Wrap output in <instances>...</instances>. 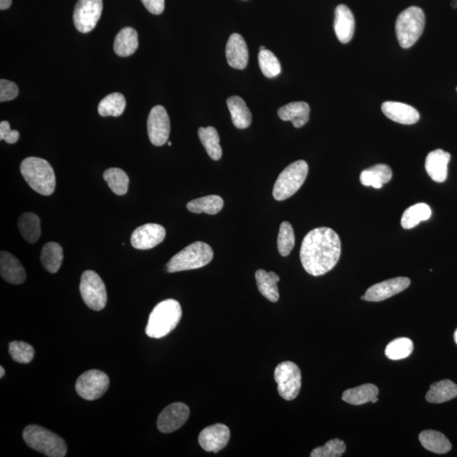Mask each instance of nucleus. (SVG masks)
<instances>
[{"instance_id": "f257e3e1", "label": "nucleus", "mask_w": 457, "mask_h": 457, "mask_svg": "<svg viewBox=\"0 0 457 457\" xmlns=\"http://www.w3.org/2000/svg\"><path fill=\"white\" fill-rule=\"evenodd\" d=\"M341 242L332 228H313L301 243L300 259L306 272L321 276L333 270L340 259Z\"/></svg>"}, {"instance_id": "f03ea898", "label": "nucleus", "mask_w": 457, "mask_h": 457, "mask_svg": "<svg viewBox=\"0 0 457 457\" xmlns=\"http://www.w3.org/2000/svg\"><path fill=\"white\" fill-rule=\"evenodd\" d=\"M182 309L178 301L168 299L160 302L149 315L146 327L147 337L160 339L174 330L180 321Z\"/></svg>"}, {"instance_id": "7ed1b4c3", "label": "nucleus", "mask_w": 457, "mask_h": 457, "mask_svg": "<svg viewBox=\"0 0 457 457\" xmlns=\"http://www.w3.org/2000/svg\"><path fill=\"white\" fill-rule=\"evenodd\" d=\"M20 169L22 176L32 190L43 196L54 193L56 178L49 162L36 157L27 158L21 162Z\"/></svg>"}, {"instance_id": "20e7f679", "label": "nucleus", "mask_w": 457, "mask_h": 457, "mask_svg": "<svg viewBox=\"0 0 457 457\" xmlns=\"http://www.w3.org/2000/svg\"><path fill=\"white\" fill-rule=\"evenodd\" d=\"M22 436L29 447L47 456L64 457L67 453L65 440L41 426L25 427Z\"/></svg>"}, {"instance_id": "39448f33", "label": "nucleus", "mask_w": 457, "mask_h": 457, "mask_svg": "<svg viewBox=\"0 0 457 457\" xmlns=\"http://www.w3.org/2000/svg\"><path fill=\"white\" fill-rule=\"evenodd\" d=\"M213 252L207 243L196 242L176 254L167 264L169 273L197 270L213 260Z\"/></svg>"}, {"instance_id": "423d86ee", "label": "nucleus", "mask_w": 457, "mask_h": 457, "mask_svg": "<svg viewBox=\"0 0 457 457\" xmlns=\"http://www.w3.org/2000/svg\"><path fill=\"white\" fill-rule=\"evenodd\" d=\"M425 27V14L419 7L405 9L397 17L396 32L398 42L408 49L418 41Z\"/></svg>"}, {"instance_id": "0eeeda50", "label": "nucleus", "mask_w": 457, "mask_h": 457, "mask_svg": "<svg viewBox=\"0 0 457 457\" xmlns=\"http://www.w3.org/2000/svg\"><path fill=\"white\" fill-rule=\"evenodd\" d=\"M308 174V164L304 160L290 164L279 174L276 180L273 197L277 201L286 200L293 196L304 185Z\"/></svg>"}, {"instance_id": "6e6552de", "label": "nucleus", "mask_w": 457, "mask_h": 457, "mask_svg": "<svg viewBox=\"0 0 457 457\" xmlns=\"http://www.w3.org/2000/svg\"><path fill=\"white\" fill-rule=\"evenodd\" d=\"M80 293L88 308L101 311L107 304V291L104 281L97 273L85 271L81 277Z\"/></svg>"}, {"instance_id": "1a4fd4ad", "label": "nucleus", "mask_w": 457, "mask_h": 457, "mask_svg": "<svg viewBox=\"0 0 457 457\" xmlns=\"http://www.w3.org/2000/svg\"><path fill=\"white\" fill-rule=\"evenodd\" d=\"M275 379L278 392L284 400L293 401L299 395L301 374L296 363L286 361L279 363L275 370Z\"/></svg>"}, {"instance_id": "9d476101", "label": "nucleus", "mask_w": 457, "mask_h": 457, "mask_svg": "<svg viewBox=\"0 0 457 457\" xmlns=\"http://www.w3.org/2000/svg\"><path fill=\"white\" fill-rule=\"evenodd\" d=\"M109 386V378L104 372L89 370L77 379L76 390L87 401H94L105 395Z\"/></svg>"}, {"instance_id": "9b49d317", "label": "nucleus", "mask_w": 457, "mask_h": 457, "mask_svg": "<svg viewBox=\"0 0 457 457\" xmlns=\"http://www.w3.org/2000/svg\"><path fill=\"white\" fill-rule=\"evenodd\" d=\"M103 0H78L73 13L74 25L80 32L94 30L100 19Z\"/></svg>"}, {"instance_id": "f8f14e48", "label": "nucleus", "mask_w": 457, "mask_h": 457, "mask_svg": "<svg viewBox=\"0 0 457 457\" xmlns=\"http://www.w3.org/2000/svg\"><path fill=\"white\" fill-rule=\"evenodd\" d=\"M147 134L152 145L161 147L168 142L171 123L167 109L163 106L153 107L147 118Z\"/></svg>"}, {"instance_id": "ddd939ff", "label": "nucleus", "mask_w": 457, "mask_h": 457, "mask_svg": "<svg viewBox=\"0 0 457 457\" xmlns=\"http://www.w3.org/2000/svg\"><path fill=\"white\" fill-rule=\"evenodd\" d=\"M189 416L190 409L186 404L175 403L169 405L158 416V429L164 434L175 432L185 425Z\"/></svg>"}, {"instance_id": "4468645a", "label": "nucleus", "mask_w": 457, "mask_h": 457, "mask_svg": "<svg viewBox=\"0 0 457 457\" xmlns=\"http://www.w3.org/2000/svg\"><path fill=\"white\" fill-rule=\"evenodd\" d=\"M165 235L167 231L160 224H146L136 228L131 235V243L136 249H152L164 241Z\"/></svg>"}, {"instance_id": "2eb2a0df", "label": "nucleus", "mask_w": 457, "mask_h": 457, "mask_svg": "<svg viewBox=\"0 0 457 457\" xmlns=\"http://www.w3.org/2000/svg\"><path fill=\"white\" fill-rule=\"evenodd\" d=\"M410 284V279L407 277L390 279L388 281L375 284L371 286L362 297V299L374 302L385 301L403 293V290L408 288Z\"/></svg>"}, {"instance_id": "dca6fc26", "label": "nucleus", "mask_w": 457, "mask_h": 457, "mask_svg": "<svg viewBox=\"0 0 457 457\" xmlns=\"http://www.w3.org/2000/svg\"><path fill=\"white\" fill-rule=\"evenodd\" d=\"M231 432L222 423L205 427L199 434L198 442L201 447L208 452H219L226 447Z\"/></svg>"}, {"instance_id": "f3484780", "label": "nucleus", "mask_w": 457, "mask_h": 457, "mask_svg": "<svg viewBox=\"0 0 457 457\" xmlns=\"http://www.w3.org/2000/svg\"><path fill=\"white\" fill-rule=\"evenodd\" d=\"M226 60L232 68L243 70L248 66L249 53L244 39L237 33H234L228 39L226 44Z\"/></svg>"}, {"instance_id": "a211bd4d", "label": "nucleus", "mask_w": 457, "mask_h": 457, "mask_svg": "<svg viewBox=\"0 0 457 457\" xmlns=\"http://www.w3.org/2000/svg\"><path fill=\"white\" fill-rule=\"evenodd\" d=\"M381 109L385 116L397 123L412 125L420 119L418 110L403 103L387 101L383 103Z\"/></svg>"}, {"instance_id": "6ab92c4d", "label": "nucleus", "mask_w": 457, "mask_h": 457, "mask_svg": "<svg viewBox=\"0 0 457 457\" xmlns=\"http://www.w3.org/2000/svg\"><path fill=\"white\" fill-rule=\"evenodd\" d=\"M334 28L339 41L342 43L351 41L355 32V19L348 6L340 5L335 9Z\"/></svg>"}, {"instance_id": "aec40b11", "label": "nucleus", "mask_w": 457, "mask_h": 457, "mask_svg": "<svg viewBox=\"0 0 457 457\" xmlns=\"http://www.w3.org/2000/svg\"><path fill=\"white\" fill-rule=\"evenodd\" d=\"M451 154L442 149L432 151L426 158L425 169L430 178L436 182H444L447 179L448 164Z\"/></svg>"}, {"instance_id": "412c9836", "label": "nucleus", "mask_w": 457, "mask_h": 457, "mask_svg": "<svg viewBox=\"0 0 457 457\" xmlns=\"http://www.w3.org/2000/svg\"><path fill=\"white\" fill-rule=\"evenodd\" d=\"M0 273L6 281L12 285H20L25 281V268L12 254L2 251L0 254Z\"/></svg>"}, {"instance_id": "4be33fe9", "label": "nucleus", "mask_w": 457, "mask_h": 457, "mask_svg": "<svg viewBox=\"0 0 457 457\" xmlns=\"http://www.w3.org/2000/svg\"><path fill=\"white\" fill-rule=\"evenodd\" d=\"M278 116L284 121H291L294 127L301 128L308 123L310 107L305 102H293L281 107Z\"/></svg>"}, {"instance_id": "5701e85b", "label": "nucleus", "mask_w": 457, "mask_h": 457, "mask_svg": "<svg viewBox=\"0 0 457 457\" xmlns=\"http://www.w3.org/2000/svg\"><path fill=\"white\" fill-rule=\"evenodd\" d=\"M138 34L135 29L125 28L118 33L114 39V50L120 57H128L138 50Z\"/></svg>"}, {"instance_id": "b1692460", "label": "nucleus", "mask_w": 457, "mask_h": 457, "mask_svg": "<svg viewBox=\"0 0 457 457\" xmlns=\"http://www.w3.org/2000/svg\"><path fill=\"white\" fill-rule=\"evenodd\" d=\"M393 173L392 169L386 164H376L373 167L365 169L360 175V182L365 187H372L381 189L383 185L390 182Z\"/></svg>"}, {"instance_id": "393cba45", "label": "nucleus", "mask_w": 457, "mask_h": 457, "mask_svg": "<svg viewBox=\"0 0 457 457\" xmlns=\"http://www.w3.org/2000/svg\"><path fill=\"white\" fill-rule=\"evenodd\" d=\"M227 105L231 114L232 123L238 129H246L252 123V114L242 98L232 96L227 99Z\"/></svg>"}, {"instance_id": "a878e982", "label": "nucleus", "mask_w": 457, "mask_h": 457, "mask_svg": "<svg viewBox=\"0 0 457 457\" xmlns=\"http://www.w3.org/2000/svg\"><path fill=\"white\" fill-rule=\"evenodd\" d=\"M257 287L260 293L272 302H277L279 298L277 283L279 277L275 272L259 270L255 274Z\"/></svg>"}, {"instance_id": "bb28decb", "label": "nucleus", "mask_w": 457, "mask_h": 457, "mask_svg": "<svg viewBox=\"0 0 457 457\" xmlns=\"http://www.w3.org/2000/svg\"><path fill=\"white\" fill-rule=\"evenodd\" d=\"M456 397L457 385L449 379H444L431 385L426 395V400L430 403L440 404L447 403Z\"/></svg>"}, {"instance_id": "cd10ccee", "label": "nucleus", "mask_w": 457, "mask_h": 457, "mask_svg": "<svg viewBox=\"0 0 457 457\" xmlns=\"http://www.w3.org/2000/svg\"><path fill=\"white\" fill-rule=\"evenodd\" d=\"M420 443L427 451L445 454L451 449V442L443 434L436 430H425L419 434Z\"/></svg>"}, {"instance_id": "c85d7f7f", "label": "nucleus", "mask_w": 457, "mask_h": 457, "mask_svg": "<svg viewBox=\"0 0 457 457\" xmlns=\"http://www.w3.org/2000/svg\"><path fill=\"white\" fill-rule=\"evenodd\" d=\"M378 387L372 384H365L356 388L346 390L342 395V400L346 403L360 405L371 403L378 397Z\"/></svg>"}, {"instance_id": "c756f323", "label": "nucleus", "mask_w": 457, "mask_h": 457, "mask_svg": "<svg viewBox=\"0 0 457 457\" xmlns=\"http://www.w3.org/2000/svg\"><path fill=\"white\" fill-rule=\"evenodd\" d=\"M64 253L60 244L56 242H47L43 246L41 253V262L44 268L51 274H55L61 267Z\"/></svg>"}, {"instance_id": "7c9ffc66", "label": "nucleus", "mask_w": 457, "mask_h": 457, "mask_svg": "<svg viewBox=\"0 0 457 457\" xmlns=\"http://www.w3.org/2000/svg\"><path fill=\"white\" fill-rule=\"evenodd\" d=\"M18 227L22 237L29 243H35L41 235V221L33 213H25L18 220Z\"/></svg>"}, {"instance_id": "2f4dec72", "label": "nucleus", "mask_w": 457, "mask_h": 457, "mask_svg": "<svg viewBox=\"0 0 457 457\" xmlns=\"http://www.w3.org/2000/svg\"><path fill=\"white\" fill-rule=\"evenodd\" d=\"M199 138L212 160L218 161L222 157V149L218 131L215 127H200L198 130Z\"/></svg>"}, {"instance_id": "473e14b6", "label": "nucleus", "mask_w": 457, "mask_h": 457, "mask_svg": "<svg viewBox=\"0 0 457 457\" xmlns=\"http://www.w3.org/2000/svg\"><path fill=\"white\" fill-rule=\"evenodd\" d=\"M224 200L222 198L217 195L195 199L188 202L187 208L191 213H205L208 215H216L222 210Z\"/></svg>"}, {"instance_id": "72a5a7b5", "label": "nucleus", "mask_w": 457, "mask_h": 457, "mask_svg": "<svg viewBox=\"0 0 457 457\" xmlns=\"http://www.w3.org/2000/svg\"><path fill=\"white\" fill-rule=\"evenodd\" d=\"M127 101L123 94L114 93L103 98L98 106V114L103 117H119L125 111Z\"/></svg>"}, {"instance_id": "f704fd0d", "label": "nucleus", "mask_w": 457, "mask_h": 457, "mask_svg": "<svg viewBox=\"0 0 457 457\" xmlns=\"http://www.w3.org/2000/svg\"><path fill=\"white\" fill-rule=\"evenodd\" d=\"M432 215L429 206L426 204H416L411 206L403 213L401 217V226L407 230L414 228L422 221L427 220Z\"/></svg>"}, {"instance_id": "c9c22d12", "label": "nucleus", "mask_w": 457, "mask_h": 457, "mask_svg": "<svg viewBox=\"0 0 457 457\" xmlns=\"http://www.w3.org/2000/svg\"><path fill=\"white\" fill-rule=\"evenodd\" d=\"M104 179L114 193L123 196L127 193L129 177L123 169L110 168L104 173Z\"/></svg>"}, {"instance_id": "e433bc0d", "label": "nucleus", "mask_w": 457, "mask_h": 457, "mask_svg": "<svg viewBox=\"0 0 457 457\" xmlns=\"http://www.w3.org/2000/svg\"><path fill=\"white\" fill-rule=\"evenodd\" d=\"M414 351V343L409 338L395 339L385 348V356L390 360L407 359Z\"/></svg>"}, {"instance_id": "4c0bfd02", "label": "nucleus", "mask_w": 457, "mask_h": 457, "mask_svg": "<svg viewBox=\"0 0 457 457\" xmlns=\"http://www.w3.org/2000/svg\"><path fill=\"white\" fill-rule=\"evenodd\" d=\"M259 67L268 78H274L281 72V65L277 57L270 50H262L259 54Z\"/></svg>"}, {"instance_id": "58836bf2", "label": "nucleus", "mask_w": 457, "mask_h": 457, "mask_svg": "<svg viewBox=\"0 0 457 457\" xmlns=\"http://www.w3.org/2000/svg\"><path fill=\"white\" fill-rule=\"evenodd\" d=\"M9 352L14 362L19 363H30L35 356L34 348L24 341L10 342Z\"/></svg>"}, {"instance_id": "ea45409f", "label": "nucleus", "mask_w": 457, "mask_h": 457, "mask_svg": "<svg viewBox=\"0 0 457 457\" xmlns=\"http://www.w3.org/2000/svg\"><path fill=\"white\" fill-rule=\"evenodd\" d=\"M295 246V234L293 226L284 221L279 227L278 235V250L283 257L288 256Z\"/></svg>"}, {"instance_id": "a19ab883", "label": "nucleus", "mask_w": 457, "mask_h": 457, "mask_svg": "<svg viewBox=\"0 0 457 457\" xmlns=\"http://www.w3.org/2000/svg\"><path fill=\"white\" fill-rule=\"evenodd\" d=\"M346 451L344 441L334 438L327 442L323 447L315 448L311 452V457H340Z\"/></svg>"}, {"instance_id": "79ce46f5", "label": "nucleus", "mask_w": 457, "mask_h": 457, "mask_svg": "<svg viewBox=\"0 0 457 457\" xmlns=\"http://www.w3.org/2000/svg\"><path fill=\"white\" fill-rule=\"evenodd\" d=\"M18 94H19V89L16 83L6 79L0 81V101L13 100Z\"/></svg>"}, {"instance_id": "37998d69", "label": "nucleus", "mask_w": 457, "mask_h": 457, "mask_svg": "<svg viewBox=\"0 0 457 457\" xmlns=\"http://www.w3.org/2000/svg\"><path fill=\"white\" fill-rule=\"evenodd\" d=\"M20 138V134L18 131L11 130L10 125L8 121H2L0 123V140H3L9 145H14L18 142Z\"/></svg>"}, {"instance_id": "c03bdc74", "label": "nucleus", "mask_w": 457, "mask_h": 457, "mask_svg": "<svg viewBox=\"0 0 457 457\" xmlns=\"http://www.w3.org/2000/svg\"><path fill=\"white\" fill-rule=\"evenodd\" d=\"M145 8L153 14L163 13L165 6L164 0H141Z\"/></svg>"}, {"instance_id": "a18cd8bd", "label": "nucleus", "mask_w": 457, "mask_h": 457, "mask_svg": "<svg viewBox=\"0 0 457 457\" xmlns=\"http://www.w3.org/2000/svg\"><path fill=\"white\" fill-rule=\"evenodd\" d=\"M12 3V0H0V9L6 10L9 9Z\"/></svg>"}, {"instance_id": "49530a36", "label": "nucleus", "mask_w": 457, "mask_h": 457, "mask_svg": "<svg viewBox=\"0 0 457 457\" xmlns=\"http://www.w3.org/2000/svg\"><path fill=\"white\" fill-rule=\"evenodd\" d=\"M6 374V370L5 368H3V366L0 367V378H3V376Z\"/></svg>"}, {"instance_id": "de8ad7c7", "label": "nucleus", "mask_w": 457, "mask_h": 457, "mask_svg": "<svg viewBox=\"0 0 457 457\" xmlns=\"http://www.w3.org/2000/svg\"><path fill=\"white\" fill-rule=\"evenodd\" d=\"M451 6L453 8L456 9L457 8V0H452L451 1Z\"/></svg>"}, {"instance_id": "09e8293b", "label": "nucleus", "mask_w": 457, "mask_h": 457, "mask_svg": "<svg viewBox=\"0 0 457 457\" xmlns=\"http://www.w3.org/2000/svg\"><path fill=\"white\" fill-rule=\"evenodd\" d=\"M379 401L378 397L374 398L373 401H371L372 403H376Z\"/></svg>"}, {"instance_id": "8fccbe9b", "label": "nucleus", "mask_w": 457, "mask_h": 457, "mask_svg": "<svg viewBox=\"0 0 457 457\" xmlns=\"http://www.w3.org/2000/svg\"><path fill=\"white\" fill-rule=\"evenodd\" d=\"M454 338H455V341L457 344V330H456V332L454 334Z\"/></svg>"}, {"instance_id": "3c124183", "label": "nucleus", "mask_w": 457, "mask_h": 457, "mask_svg": "<svg viewBox=\"0 0 457 457\" xmlns=\"http://www.w3.org/2000/svg\"><path fill=\"white\" fill-rule=\"evenodd\" d=\"M262 50H265V47L264 46H261L260 47V51Z\"/></svg>"}, {"instance_id": "603ef678", "label": "nucleus", "mask_w": 457, "mask_h": 457, "mask_svg": "<svg viewBox=\"0 0 457 457\" xmlns=\"http://www.w3.org/2000/svg\"><path fill=\"white\" fill-rule=\"evenodd\" d=\"M168 145H169V146H171V145H172V142H168Z\"/></svg>"}, {"instance_id": "864d4df0", "label": "nucleus", "mask_w": 457, "mask_h": 457, "mask_svg": "<svg viewBox=\"0 0 457 457\" xmlns=\"http://www.w3.org/2000/svg\"><path fill=\"white\" fill-rule=\"evenodd\" d=\"M456 91H457V87H456Z\"/></svg>"}]
</instances>
